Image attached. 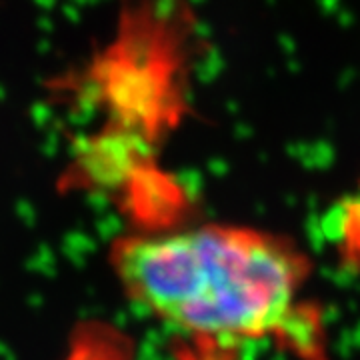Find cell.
I'll return each instance as SVG.
<instances>
[{
  "label": "cell",
  "mask_w": 360,
  "mask_h": 360,
  "mask_svg": "<svg viewBox=\"0 0 360 360\" xmlns=\"http://www.w3.org/2000/svg\"><path fill=\"white\" fill-rule=\"evenodd\" d=\"M134 342L127 333L104 321H86L72 330L58 360H134Z\"/></svg>",
  "instance_id": "obj_2"
},
{
  "label": "cell",
  "mask_w": 360,
  "mask_h": 360,
  "mask_svg": "<svg viewBox=\"0 0 360 360\" xmlns=\"http://www.w3.org/2000/svg\"><path fill=\"white\" fill-rule=\"evenodd\" d=\"M108 262L134 307L196 348L292 338L312 348L302 290L310 262L292 243L234 224L136 231Z\"/></svg>",
  "instance_id": "obj_1"
}]
</instances>
